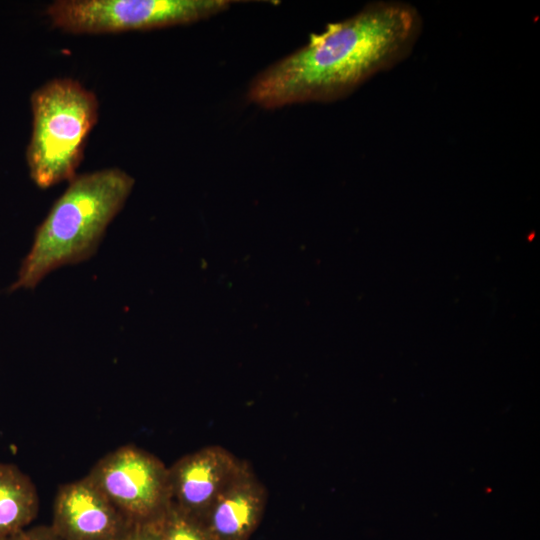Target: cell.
Wrapping results in <instances>:
<instances>
[{"instance_id": "5", "label": "cell", "mask_w": 540, "mask_h": 540, "mask_svg": "<svg viewBox=\"0 0 540 540\" xmlns=\"http://www.w3.org/2000/svg\"><path fill=\"white\" fill-rule=\"evenodd\" d=\"M86 476L131 524L157 522L172 503L168 467L135 445L107 453Z\"/></svg>"}, {"instance_id": "3", "label": "cell", "mask_w": 540, "mask_h": 540, "mask_svg": "<svg viewBox=\"0 0 540 540\" xmlns=\"http://www.w3.org/2000/svg\"><path fill=\"white\" fill-rule=\"evenodd\" d=\"M32 134L26 159L33 182L47 189L76 176L98 119L96 95L72 78H55L31 95Z\"/></svg>"}, {"instance_id": "12", "label": "cell", "mask_w": 540, "mask_h": 540, "mask_svg": "<svg viewBox=\"0 0 540 540\" xmlns=\"http://www.w3.org/2000/svg\"><path fill=\"white\" fill-rule=\"evenodd\" d=\"M119 540H159L156 522L131 524Z\"/></svg>"}, {"instance_id": "6", "label": "cell", "mask_w": 540, "mask_h": 540, "mask_svg": "<svg viewBox=\"0 0 540 540\" xmlns=\"http://www.w3.org/2000/svg\"><path fill=\"white\" fill-rule=\"evenodd\" d=\"M243 463L219 445L204 446L180 457L168 467L172 503L203 523L211 505Z\"/></svg>"}, {"instance_id": "4", "label": "cell", "mask_w": 540, "mask_h": 540, "mask_svg": "<svg viewBox=\"0 0 540 540\" xmlns=\"http://www.w3.org/2000/svg\"><path fill=\"white\" fill-rule=\"evenodd\" d=\"M228 0H57L46 9L52 25L73 34H104L189 24L211 17Z\"/></svg>"}, {"instance_id": "7", "label": "cell", "mask_w": 540, "mask_h": 540, "mask_svg": "<svg viewBox=\"0 0 540 540\" xmlns=\"http://www.w3.org/2000/svg\"><path fill=\"white\" fill-rule=\"evenodd\" d=\"M130 525L87 476L55 494L50 526L60 540H119Z\"/></svg>"}, {"instance_id": "9", "label": "cell", "mask_w": 540, "mask_h": 540, "mask_svg": "<svg viewBox=\"0 0 540 540\" xmlns=\"http://www.w3.org/2000/svg\"><path fill=\"white\" fill-rule=\"evenodd\" d=\"M39 503L31 478L16 465L0 462V540L29 527Z\"/></svg>"}, {"instance_id": "1", "label": "cell", "mask_w": 540, "mask_h": 540, "mask_svg": "<svg viewBox=\"0 0 540 540\" xmlns=\"http://www.w3.org/2000/svg\"><path fill=\"white\" fill-rule=\"evenodd\" d=\"M422 27V17L411 4L369 3L310 35L303 47L264 70L251 84L249 99L276 108L343 98L407 58Z\"/></svg>"}, {"instance_id": "2", "label": "cell", "mask_w": 540, "mask_h": 540, "mask_svg": "<svg viewBox=\"0 0 540 540\" xmlns=\"http://www.w3.org/2000/svg\"><path fill=\"white\" fill-rule=\"evenodd\" d=\"M134 183L115 167L72 178L38 226L10 291L32 289L57 268L90 259Z\"/></svg>"}, {"instance_id": "11", "label": "cell", "mask_w": 540, "mask_h": 540, "mask_svg": "<svg viewBox=\"0 0 540 540\" xmlns=\"http://www.w3.org/2000/svg\"><path fill=\"white\" fill-rule=\"evenodd\" d=\"M4 540H60L50 525H36L9 536Z\"/></svg>"}, {"instance_id": "8", "label": "cell", "mask_w": 540, "mask_h": 540, "mask_svg": "<svg viewBox=\"0 0 540 540\" xmlns=\"http://www.w3.org/2000/svg\"><path fill=\"white\" fill-rule=\"evenodd\" d=\"M267 500L265 485L244 461L211 505L203 524L213 540H249L263 518Z\"/></svg>"}, {"instance_id": "10", "label": "cell", "mask_w": 540, "mask_h": 540, "mask_svg": "<svg viewBox=\"0 0 540 540\" xmlns=\"http://www.w3.org/2000/svg\"><path fill=\"white\" fill-rule=\"evenodd\" d=\"M159 540H213L204 524L171 503L156 522Z\"/></svg>"}]
</instances>
